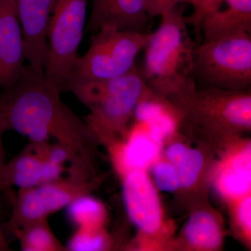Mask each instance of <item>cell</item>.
<instances>
[{"label": "cell", "instance_id": "4", "mask_svg": "<svg viewBox=\"0 0 251 251\" xmlns=\"http://www.w3.org/2000/svg\"><path fill=\"white\" fill-rule=\"evenodd\" d=\"M191 77L208 88L247 90L251 83V33H234L196 46Z\"/></svg>", "mask_w": 251, "mask_h": 251}, {"label": "cell", "instance_id": "25", "mask_svg": "<svg viewBox=\"0 0 251 251\" xmlns=\"http://www.w3.org/2000/svg\"><path fill=\"white\" fill-rule=\"evenodd\" d=\"M188 148L181 143H174L167 149L166 156L168 162L175 166L179 163L184 157Z\"/></svg>", "mask_w": 251, "mask_h": 251}, {"label": "cell", "instance_id": "16", "mask_svg": "<svg viewBox=\"0 0 251 251\" xmlns=\"http://www.w3.org/2000/svg\"><path fill=\"white\" fill-rule=\"evenodd\" d=\"M14 234L23 251H69L54 235L48 219L26 225Z\"/></svg>", "mask_w": 251, "mask_h": 251}, {"label": "cell", "instance_id": "15", "mask_svg": "<svg viewBox=\"0 0 251 251\" xmlns=\"http://www.w3.org/2000/svg\"><path fill=\"white\" fill-rule=\"evenodd\" d=\"M185 234L188 242L198 249L211 250L219 247L221 233L214 216L206 211H198L188 220Z\"/></svg>", "mask_w": 251, "mask_h": 251}, {"label": "cell", "instance_id": "21", "mask_svg": "<svg viewBox=\"0 0 251 251\" xmlns=\"http://www.w3.org/2000/svg\"><path fill=\"white\" fill-rule=\"evenodd\" d=\"M153 176L156 187L163 192H173L180 186L176 167L170 162L157 163L153 168Z\"/></svg>", "mask_w": 251, "mask_h": 251}, {"label": "cell", "instance_id": "10", "mask_svg": "<svg viewBox=\"0 0 251 251\" xmlns=\"http://www.w3.org/2000/svg\"><path fill=\"white\" fill-rule=\"evenodd\" d=\"M54 0H16L28 64L44 70L47 53V29Z\"/></svg>", "mask_w": 251, "mask_h": 251}, {"label": "cell", "instance_id": "9", "mask_svg": "<svg viewBox=\"0 0 251 251\" xmlns=\"http://www.w3.org/2000/svg\"><path fill=\"white\" fill-rule=\"evenodd\" d=\"M25 60L16 0H0V89L16 82Z\"/></svg>", "mask_w": 251, "mask_h": 251}, {"label": "cell", "instance_id": "3", "mask_svg": "<svg viewBox=\"0 0 251 251\" xmlns=\"http://www.w3.org/2000/svg\"><path fill=\"white\" fill-rule=\"evenodd\" d=\"M67 92L90 109L85 122L97 137L108 136L120 129L142 100L152 93L137 66L122 76L108 80L71 78Z\"/></svg>", "mask_w": 251, "mask_h": 251}, {"label": "cell", "instance_id": "19", "mask_svg": "<svg viewBox=\"0 0 251 251\" xmlns=\"http://www.w3.org/2000/svg\"><path fill=\"white\" fill-rule=\"evenodd\" d=\"M108 237L102 227H78L69 240V251H103L108 247Z\"/></svg>", "mask_w": 251, "mask_h": 251}, {"label": "cell", "instance_id": "12", "mask_svg": "<svg viewBox=\"0 0 251 251\" xmlns=\"http://www.w3.org/2000/svg\"><path fill=\"white\" fill-rule=\"evenodd\" d=\"M65 171L67 168L46 161L27 146L1 168L0 193L13 186L22 189L53 181Z\"/></svg>", "mask_w": 251, "mask_h": 251}, {"label": "cell", "instance_id": "14", "mask_svg": "<svg viewBox=\"0 0 251 251\" xmlns=\"http://www.w3.org/2000/svg\"><path fill=\"white\" fill-rule=\"evenodd\" d=\"M251 177V148L248 147L234 157L221 175L220 187L229 197H241L250 191Z\"/></svg>", "mask_w": 251, "mask_h": 251}, {"label": "cell", "instance_id": "24", "mask_svg": "<svg viewBox=\"0 0 251 251\" xmlns=\"http://www.w3.org/2000/svg\"><path fill=\"white\" fill-rule=\"evenodd\" d=\"M239 224L244 230L251 233V199L247 197L241 203L237 211Z\"/></svg>", "mask_w": 251, "mask_h": 251}, {"label": "cell", "instance_id": "26", "mask_svg": "<svg viewBox=\"0 0 251 251\" xmlns=\"http://www.w3.org/2000/svg\"><path fill=\"white\" fill-rule=\"evenodd\" d=\"M11 251V249L9 247V244H8L6 238H5L1 224H0V251Z\"/></svg>", "mask_w": 251, "mask_h": 251}, {"label": "cell", "instance_id": "5", "mask_svg": "<svg viewBox=\"0 0 251 251\" xmlns=\"http://www.w3.org/2000/svg\"><path fill=\"white\" fill-rule=\"evenodd\" d=\"M89 0H54L47 29L44 75L61 92L67 91L85 30Z\"/></svg>", "mask_w": 251, "mask_h": 251}, {"label": "cell", "instance_id": "17", "mask_svg": "<svg viewBox=\"0 0 251 251\" xmlns=\"http://www.w3.org/2000/svg\"><path fill=\"white\" fill-rule=\"evenodd\" d=\"M160 144L151 135L136 134L130 138L124 148L122 159L130 169L143 171L156 159Z\"/></svg>", "mask_w": 251, "mask_h": 251}, {"label": "cell", "instance_id": "2", "mask_svg": "<svg viewBox=\"0 0 251 251\" xmlns=\"http://www.w3.org/2000/svg\"><path fill=\"white\" fill-rule=\"evenodd\" d=\"M145 46L140 74L153 94L169 97L191 77L196 45L177 7L161 16Z\"/></svg>", "mask_w": 251, "mask_h": 251}, {"label": "cell", "instance_id": "28", "mask_svg": "<svg viewBox=\"0 0 251 251\" xmlns=\"http://www.w3.org/2000/svg\"><path fill=\"white\" fill-rule=\"evenodd\" d=\"M196 7H197V6H196ZM195 9H196V8H195Z\"/></svg>", "mask_w": 251, "mask_h": 251}, {"label": "cell", "instance_id": "7", "mask_svg": "<svg viewBox=\"0 0 251 251\" xmlns=\"http://www.w3.org/2000/svg\"><path fill=\"white\" fill-rule=\"evenodd\" d=\"M98 181L68 176L20 189L6 227L14 234L26 225L48 219L51 214L69 206L76 198L88 195Z\"/></svg>", "mask_w": 251, "mask_h": 251}, {"label": "cell", "instance_id": "6", "mask_svg": "<svg viewBox=\"0 0 251 251\" xmlns=\"http://www.w3.org/2000/svg\"><path fill=\"white\" fill-rule=\"evenodd\" d=\"M92 35L87 52L75 61L70 79L108 80L128 74L136 67L151 33L104 27Z\"/></svg>", "mask_w": 251, "mask_h": 251}, {"label": "cell", "instance_id": "11", "mask_svg": "<svg viewBox=\"0 0 251 251\" xmlns=\"http://www.w3.org/2000/svg\"><path fill=\"white\" fill-rule=\"evenodd\" d=\"M92 9L86 31L92 34L104 27L125 31H147L150 16L147 0H91Z\"/></svg>", "mask_w": 251, "mask_h": 251}, {"label": "cell", "instance_id": "8", "mask_svg": "<svg viewBox=\"0 0 251 251\" xmlns=\"http://www.w3.org/2000/svg\"><path fill=\"white\" fill-rule=\"evenodd\" d=\"M124 198L130 220L143 232L153 234L161 226L159 199L146 173L140 170L127 173L124 181Z\"/></svg>", "mask_w": 251, "mask_h": 251}, {"label": "cell", "instance_id": "1", "mask_svg": "<svg viewBox=\"0 0 251 251\" xmlns=\"http://www.w3.org/2000/svg\"><path fill=\"white\" fill-rule=\"evenodd\" d=\"M61 94L46 80L44 71L25 65L16 82L0 92V131L14 130L34 143L53 138L90 163L97 137Z\"/></svg>", "mask_w": 251, "mask_h": 251}, {"label": "cell", "instance_id": "23", "mask_svg": "<svg viewBox=\"0 0 251 251\" xmlns=\"http://www.w3.org/2000/svg\"><path fill=\"white\" fill-rule=\"evenodd\" d=\"M224 0H198L197 7L194 13L189 17L186 18L188 24L192 25L198 31L200 23L204 15L210 11L219 9L222 6Z\"/></svg>", "mask_w": 251, "mask_h": 251}, {"label": "cell", "instance_id": "27", "mask_svg": "<svg viewBox=\"0 0 251 251\" xmlns=\"http://www.w3.org/2000/svg\"><path fill=\"white\" fill-rule=\"evenodd\" d=\"M4 133L0 132V171H1V168L4 166V149H3L2 145V135Z\"/></svg>", "mask_w": 251, "mask_h": 251}, {"label": "cell", "instance_id": "22", "mask_svg": "<svg viewBox=\"0 0 251 251\" xmlns=\"http://www.w3.org/2000/svg\"><path fill=\"white\" fill-rule=\"evenodd\" d=\"M184 3L193 5L195 9L198 6V0H147V9L150 18H153Z\"/></svg>", "mask_w": 251, "mask_h": 251}, {"label": "cell", "instance_id": "20", "mask_svg": "<svg viewBox=\"0 0 251 251\" xmlns=\"http://www.w3.org/2000/svg\"><path fill=\"white\" fill-rule=\"evenodd\" d=\"M204 166L202 153L197 150L188 149L184 157L176 165L180 186L188 188L196 184Z\"/></svg>", "mask_w": 251, "mask_h": 251}, {"label": "cell", "instance_id": "18", "mask_svg": "<svg viewBox=\"0 0 251 251\" xmlns=\"http://www.w3.org/2000/svg\"><path fill=\"white\" fill-rule=\"evenodd\" d=\"M68 214L78 227L97 228L102 227L105 219L103 204L95 198L84 195L76 198L69 206Z\"/></svg>", "mask_w": 251, "mask_h": 251}, {"label": "cell", "instance_id": "13", "mask_svg": "<svg viewBox=\"0 0 251 251\" xmlns=\"http://www.w3.org/2000/svg\"><path fill=\"white\" fill-rule=\"evenodd\" d=\"M225 8L210 11L203 16L198 31L204 41L238 32L251 33V0H224Z\"/></svg>", "mask_w": 251, "mask_h": 251}]
</instances>
